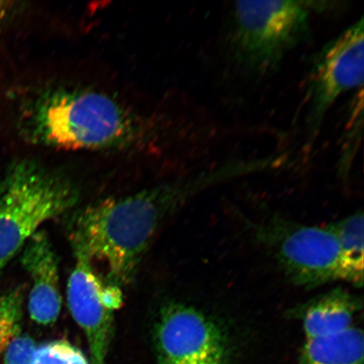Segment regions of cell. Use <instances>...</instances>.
Instances as JSON below:
<instances>
[{"label": "cell", "instance_id": "9", "mask_svg": "<svg viewBox=\"0 0 364 364\" xmlns=\"http://www.w3.org/2000/svg\"><path fill=\"white\" fill-rule=\"evenodd\" d=\"M24 248L22 265L33 279L28 301L30 316L39 325L53 324L62 306L56 254L44 232H36Z\"/></svg>", "mask_w": 364, "mask_h": 364}, {"label": "cell", "instance_id": "10", "mask_svg": "<svg viewBox=\"0 0 364 364\" xmlns=\"http://www.w3.org/2000/svg\"><path fill=\"white\" fill-rule=\"evenodd\" d=\"M358 300L344 290L336 289L318 299L304 315L307 339L341 333L352 327Z\"/></svg>", "mask_w": 364, "mask_h": 364}, {"label": "cell", "instance_id": "4", "mask_svg": "<svg viewBox=\"0 0 364 364\" xmlns=\"http://www.w3.org/2000/svg\"><path fill=\"white\" fill-rule=\"evenodd\" d=\"M79 199V188L65 173L34 159L14 161L0 181V269L43 223L63 215Z\"/></svg>", "mask_w": 364, "mask_h": 364}, {"label": "cell", "instance_id": "5", "mask_svg": "<svg viewBox=\"0 0 364 364\" xmlns=\"http://www.w3.org/2000/svg\"><path fill=\"white\" fill-rule=\"evenodd\" d=\"M259 236L296 284L309 288L345 281L363 285V272L350 263L328 226L274 220L263 225Z\"/></svg>", "mask_w": 364, "mask_h": 364}, {"label": "cell", "instance_id": "11", "mask_svg": "<svg viewBox=\"0 0 364 364\" xmlns=\"http://www.w3.org/2000/svg\"><path fill=\"white\" fill-rule=\"evenodd\" d=\"M364 336L356 327L341 333L307 339L299 364H363Z\"/></svg>", "mask_w": 364, "mask_h": 364}, {"label": "cell", "instance_id": "15", "mask_svg": "<svg viewBox=\"0 0 364 364\" xmlns=\"http://www.w3.org/2000/svg\"><path fill=\"white\" fill-rule=\"evenodd\" d=\"M35 341L27 335H19L6 349L4 364H33Z\"/></svg>", "mask_w": 364, "mask_h": 364}, {"label": "cell", "instance_id": "16", "mask_svg": "<svg viewBox=\"0 0 364 364\" xmlns=\"http://www.w3.org/2000/svg\"><path fill=\"white\" fill-rule=\"evenodd\" d=\"M20 3L0 1V28L6 26L21 10Z\"/></svg>", "mask_w": 364, "mask_h": 364}, {"label": "cell", "instance_id": "1", "mask_svg": "<svg viewBox=\"0 0 364 364\" xmlns=\"http://www.w3.org/2000/svg\"><path fill=\"white\" fill-rule=\"evenodd\" d=\"M18 129L35 146L80 151L121 152L149 147L156 122L95 88L50 84L21 107Z\"/></svg>", "mask_w": 364, "mask_h": 364}, {"label": "cell", "instance_id": "3", "mask_svg": "<svg viewBox=\"0 0 364 364\" xmlns=\"http://www.w3.org/2000/svg\"><path fill=\"white\" fill-rule=\"evenodd\" d=\"M312 2L238 1L231 6L224 53L236 74L268 78L311 35Z\"/></svg>", "mask_w": 364, "mask_h": 364}, {"label": "cell", "instance_id": "12", "mask_svg": "<svg viewBox=\"0 0 364 364\" xmlns=\"http://www.w3.org/2000/svg\"><path fill=\"white\" fill-rule=\"evenodd\" d=\"M363 213L358 212L328 226L338 238L346 257L361 272H363Z\"/></svg>", "mask_w": 364, "mask_h": 364}, {"label": "cell", "instance_id": "2", "mask_svg": "<svg viewBox=\"0 0 364 364\" xmlns=\"http://www.w3.org/2000/svg\"><path fill=\"white\" fill-rule=\"evenodd\" d=\"M229 178L225 167L185 182L164 184L109 198L76 217L70 235L75 253L106 263L110 284L133 279L145 252L168 215L189 196Z\"/></svg>", "mask_w": 364, "mask_h": 364}, {"label": "cell", "instance_id": "14", "mask_svg": "<svg viewBox=\"0 0 364 364\" xmlns=\"http://www.w3.org/2000/svg\"><path fill=\"white\" fill-rule=\"evenodd\" d=\"M33 364H90L83 352L66 340L49 341L36 347Z\"/></svg>", "mask_w": 364, "mask_h": 364}, {"label": "cell", "instance_id": "8", "mask_svg": "<svg viewBox=\"0 0 364 364\" xmlns=\"http://www.w3.org/2000/svg\"><path fill=\"white\" fill-rule=\"evenodd\" d=\"M76 264L68 279V307L87 338L90 364H107L113 336L114 312L122 304L119 287L105 284L89 259L75 254Z\"/></svg>", "mask_w": 364, "mask_h": 364}, {"label": "cell", "instance_id": "7", "mask_svg": "<svg viewBox=\"0 0 364 364\" xmlns=\"http://www.w3.org/2000/svg\"><path fill=\"white\" fill-rule=\"evenodd\" d=\"M159 364H229L225 332L210 317L181 304L166 306L154 331Z\"/></svg>", "mask_w": 364, "mask_h": 364}, {"label": "cell", "instance_id": "6", "mask_svg": "<svg viewBox=\"0 0 364 364\" xmlns=\"http://www.w3.org/2000/svg\"><path fill=\"white\" fill-rule=\"evenodd\" d=\"M364 26L361 17L314 56L304 84V132L308 148L341 95L363 87Z\"/></svg>", "mask_w": 364, "mask_h": 364}, {"label": "cell", "instance_id": "13", "mask_svg": "<svg viewBox=\"0 0 364 364\" xmlns=\"http://www.w3.org/2000/svg\"><path fill=\"white\" fill-rule=\"evenodd\" d=\"M24 289L18 288L0 295V353L20 335Z\"/></svg>", "mask_w": 364, "mask_h": 364}]
</instances>
